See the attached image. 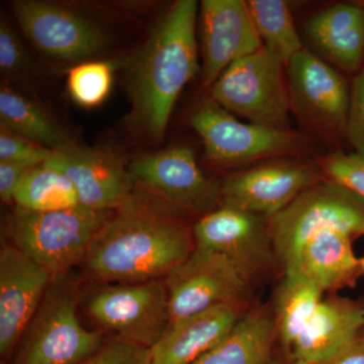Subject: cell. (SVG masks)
<instances>
[{
    "instance_id": "9a60e30c",
    "label": "cell",
    "mask_w": 364,
    "mask_h": 364,
    "mask_svg": "<svg viewBox=\"0 0 364 364\" xmlns=\"http://www.w3.org/2000/svg\"><path fill=\"white\" fill-rule=\"evenodd\" d=\"M46 163L70 179L80 205L86 208L117 212L132 205L138 196L129 167L112 150L77 146L55 153Z\"/></svg>"
},
{
    "instance_id": "603a6c76",
    "label": "cell",
    "mask_w": 364,
    "mask_h": 364,
    "mask_svg": "<svg viewBox=\"0 0 364 364\" xmlns=\"http://www.w3.org/2000/svg\"><path fill=\"white\" fill-rule=\"evenodd\" d=\"M0 122L7 130L55 152L77 147L37 102L4 85L0 88Z\"/></svg>"
},
{
    "instance_id": "3957f363",
    "label": "cell",
    "mask_w": 364,
    "mask_h": 364,
    "mask_svg": "<svg viewBox=\"0 0 364 364\" xmlns=\"http://www.w3.org/2000/svg\"><path fill=\"white\" fill-rule=\"evenodd\" d=\"M268 224L277 262L286 270L316 235L338 231L353 240L364 237V200L326 177L268 218Z\"/></svg>"
},
{
    "instance_id": "7c38bea8",
    "label": "cell",
    "mask_w": 364,
    "mask_h": 364,
    "mask_svg": "<svg viewBox=\"0 0 364 364\" xmlns=\"http://www.w3.org/2000/svg\"><path fill=\"white\" fill-rule=\"evenodd\" d=\"M196 247L225 256L251 282L277 262L268 218L221 205L193 228Z\"/></svg>"
},
{
    "instance_id": "ffe728a7",
    "label": "cell",
    "mask_w": 364,
    "mask_h": 364,
    "mask_svg": "<svg viewBox=\"0 0 364 364\" xmlns=\"http://www.w3.org/2000/svg\"><path fill=\"white\" fill-rule=\"evenodd\" d=\"M364 330V306L351 299H323L299 333L291 351L294 360L320 364Z\"/></svg>"
},
{
    "instance_id": "484cf974",
    "label": "cell",
    "mask_w": 364,
    "mask_h": 364,
    "mask_svg": "<svg viewBox=\"0 0 364 364\" xmlns=\"http://www.w3.org/2000/svg\"><path fill=\"white\" fill-rule=\"evenodd\" d=\"M14 203L16 207L33 212H53L80 205L70 179L47 163L28 172L16 191Z\"/></svg>"
},
{
    "instance_id": "5b68a950",
    "label": "cell",
    "mask_w": 364,
    "mask_h": 364,
    "mask_svg": "<svg viewBox=\"0 0 364 364\" xmlns=\"http://www.w3.org/2000/svg\"><path fill=\"white\" fill-rule=\"evenodd\" d=\"M114 213L81 205L53 212L14 207L9 224L14 246L53 277H60L85 260L93 239Z\"/></svg>"
},
{
    "instance_id": "d590c367",
    "label": "cell",
    "mask_w": 364,
    "mask_h": 364,
    "mask_svg": "<svg viewBox=\"0 0 364 364\" xmlns=\"http://www.w3.org/2000/svg\"><path fill=\"white\" fill-rule=\"evenodd\" d=\"M273 364H282V363H273ZM291 364H306V363H301V361L294 360V363Z\"/></svg>"
},
{
    "instance_id": "8992f818",
    "label": "cell",
    "mask_w": 364,
    "mask_h": 364,
    "mask_svg": "<svg viewBox=\"0 0 364 364\" xmlns=\"http://www.w3.org/2000/svg\"><path fill=\"white\" fill-rule=\"evenodd\" d=\"M284 69L286 66L262 46L228 67L210 88V97L249 123L291 130Z\"/></svg>"
},
{
    "instance_id": "9c48e42d",
    "label": "cell",
    "mask_w": 364,
    "mask_h": 364,
    "mask_svg": "<svg viewBox=\"0 0 364 364\" xmlns=\"http://www.w3.org/2000/svg\"><path fill=\"white\" fill-rule=\"evenodd\" d=\"M129 172L136 188L184 214L200 218L221 205L220 182L205 176L195 152L186 146L141 155Z\"/></svg>"
},
{
    "instance_id": "44dd1931",
    "label": "cell",
    "mask_w": 364,
    "mask_h": 364,
    "mask_svg": "<svg viewBox=\"0 0 364 364\" xmlns=\"http://www.w3.org/2000/svg\"><path fill=\"white\" fill-rule=\"evenodd\" d=\"M353 239L338 231L316 235L301 247L293 264L284 270L301 273L323 291L353 287L361 272Z\"/></svg>"
},
{
    "instance_id": "ac0fdd59",
    "label": "cell",
    "mask_w": 364,
    "mask_h": 364,
    "mask_svg": "<svg viewBox=\"0 0 364 364\" xmlns=\"http://www.w3.org/2000/svg\"><path fill=\"white\" fill-rule=\"evenodd\" d=\"M316 54L353 77L364 66V2L333 4L304 26Z\"/></svg>"
},
{
    "instance_id": "2e32d148",
    "label": "cell",
    "mask_w": 364,
    "mask_h": 364,
    "mask_svg": "<svg viewBox=\"0 0 364 364\" xmlns=\"http://www.w3.org/2000/svg\"><path fill=\"white\" fill-rule=\"evenodd\" d=\"M202 90H210L237 60L262 47L245 0H203L200 4Z\"/></svg>"
},
{
    "instance_id": "d6986e66",
    "label": "cell",
    "mask_w": 364,
    "mask_h": 364,
    "mask_svg": "<svg viewBox=\"0 0 364 364\" xmlns=\"http://www.w3.org/2000/svg\"><path fill=\"white\" fill-rule=\"evenodd\" d=\"M243 304H223L191 317L169 323L150 349L149 364H191L233 330L243 317Z\"/></svg>"
},
{
    "instance_id": "4dcf8cb0",
    "label": "cell",
    "mask_w": 364,
    "mask_h": 364,
    "mask_svg": "<svg viewBox=\"0 0 364 364\" xmlns=\"http://www.w3.org/2000/svg\"><path fill=\"white\" fill-rule=\"evenodd\" d=\"M345 140L353 152L364 157V66L350 83V102Z\"/></svg>"
},
{
    "instance_id": "1f68e13d",
    "label": "cell",
    "mask_w": 364,
    "mask_h": 364,
    "mask_svg": "<svg viewBox=\"0 0 364 364\" xmlns=\"http://www.w3.org/2000/svg\"><path fill=\"white\" fill-rule=\"evenodd\" d=\"M30 58L18 33L6 20L0 23V69L4 75H16L28 70Z\"/></svg>"
},
{
    "instance_id": "6da1fadb",
    "label": "cell",
    "mask_w": 364,
    "mask_h": 364,
    "mask_svg": "<svg viewBox=\"0 0 364 364\" xmlns=\"http://www.w3.org/2000/svg\"><path fill=\"white\" fill-rule=\"evenodd\" d=\"M93 239L85 258L93 277L121 284L167 277L196 248L184 213L138 188Z\"/></svg>"
},
{
    "instance_id": "8fae6325",
    "label": "cell",
    "mask_w": 364,
    "mask_h": 364,
    "mask_svg": "<svg viewBox=\"0 0 364 364\" xmlns=\"http://www.w3.org/2000/svg\"><path fill=\"white\" fill-rule=\"evenodd\" d=\"M165 286L172 323L223 304H243L251 282L225 256L196 247L166 277Z\"/></svg>"
},
{
    "instance_id": "f546056e",
    "label": "cell",
    "mask_w": 364,
    "mask_h": 364,
    "mask_svg": "<svg viewBox=\"0 0 364 364\" xmlns=\"http://www.w3.org/2000/svg\"><path fill=\"white\" fill-rule=\"evenodd\" d=\"M150 355L148 347L117 337L79 364H149Z\"/></svg>"
},
{
    "instance_id": "277c9868",
    "label": "cell",
    "mask_w": 364,
    "mask_h": 364,
    "mask_svg": "<svg viewBox=\"0 0 364 364\" xmlns=\"http://www.w3.org/2000/svg\"><path fill=\"white\" fill-rule=\"evenodd\" d=\"M189 124L202 138L208 161L222 168L277 158H308L315 149L311 136L244 123L210 97L191 112Z\"/></svg>"
},
{
    "instance_id": "d6a6232c",
    "label": "cell",
    "mask_w": 364,
    "mask_h": 364,
    "mask_svg": "<svg viewBox=\"0 0 364 364\" xmlns=\"http://www.w3.org/2000/svg\"><path fill=\"white\" fill-rule=\"evenodd\" d=\"M33 167L14 162H0V198L4 203H14L16 191Z\"/></svg>"
},
{
    "instance_id": "52a82bcc",
    "label": "cell",
    "mask_w": 364,
    "mask_h": 364,
    "mask_svg": "<svg viewBox=\"0 0 364 364\" xmlns=\"http://www.w3.org/2000/svg\"><path fill=\"white\" fill-rule=\"evenodd\" d=\"M58 277L26 329L14 364H79L104 345L97 332L79 322L74 284Z\"/></svg>"
},
{
    "instance_id": "cb8c5ba5",
    "label": "cell",
    "mask_w": 364,
    "mask_h": 364,
    "mask_svg": "<svg viewBox=\"0 0 364 364\" xmlns=\"http://www.w3.org/2000/svg\"><path fill=\"white\" fill-rule=\"evenodd\" d=\"M324 291L301 273L284 272L275 306V329L280 341L291 349L294 340L303 331L316 312Z\"/></svg>"
},
{
    "instance_id": "4fadbf2b",
    "label": "cell",
    "mask_w": 364,
    "mask_h": 364,
    "mask_svg": "<svg viewBox=\"0 0 364 364\" xmlns=\"http://www.w3.org/2000/svg\"><path fill=\"white\" fill-rule=\"evenodd\" d=\"M87 308L98 324L119 338L150 349L170 323L168 291L159 280L104 287L91 296Z\"/></svg>"
},
{
    "instance_id": "d4e9b609",
    "label": "cell",
    "mask_w": 364,
    "mask_h": 364,
    "mask_svg": "<svg viewBox=\"0 0 364 364\" xmlns=\"http://www.w3.org/2000/svg\"><path fill=\"white\" fill-rule=\"evenodd\" d=\"M247 6L263 47L287 66L305 48L289 4L284 0H247Z\"/></svg>"
},
{
    "instance_id": "ba28073f",
    "label": "cell",
    "mask_w": 364,
    "mask_h": 364,
    "mask_svg": "<svg viewBox=\"0 0 364 364\" xmlns=\"http://www.w3.org/2000/svg\"><path fill=\"white\" fill-rule=\"evenodd\" d=\"M291 112L306 128L328 142L345 141L350 83L309 48L286 66Z\"/></svg>"
},
{
    "instance_id": "e0dca14e",
    "label": "cell",
    "mask_w": 364,
    "mask_h": 364,
    "mask_svg": "<svg viewBox=\"0 0 364 364\" xmlns=\"http://www.w3.org/2000/svg\"><path fill=\"white\" fill-rule=\"evenodd\" d=\"M51 273L16 246L0 253V353L7 356L21 342L39 310Z\"/></svg>"
},
{
    "instance_id": "83f0119b",
    "label": "cell",
    "mask_w": 364,
    "mask_h": 364,
    "mask_svg": "<svg viewBox=\"0 0 364 364\" xmlns=\"http://www.w3.org/2000/svg\"><path fill=\"white\" fill-rule=\"evenodd\" d=\"M327 178L346 186L364 200V157L336 150L317 158Z\"/></svg>"
},
{
    "instance_id": "5bb4252c",
    "label": "cell",
    "mask_w": 364,
    "mask_h": 364,
    "mask_svg": "<svg viewBox=\"0 0 364 364\" xmlns=\"http://www.w3.org/2000/svg\"><path fill=\"white\" fill-rule=\"evenodd\" d=\"M16 20L33 46L51 58L80 61L97 55L105 38L100 26L73 9L52 2H14Z\"/></svg>"
},
{
    "instance_id": "7402d4cb",
    "label": "cell",
    "mask_w": 364,
    "mask_h": 364,
    "mask_svg": "<svg viewBox=\"0 0 364 364\" xmlns=\"http://www.w3.org/2000/svg\"><path fill=\"white\" fill-rule=\"evenodd\" d=\"M277 329L263 313L246 314L233 330L191 364H272Z\"/></svg>"
},
{
    "instance_id": "e575fe53",
    "label": "cell",
    "mask_w": 364,
    "mask_h": 364,
    "mask_svg": "<svg viewBox=\"0 0 364 364\" xmlns=\"http://www.w3.org/2000/svg\"><path fill=\"white\" fill-rule=\"evenodd\" d=\"M360 267H361V272L364 274V257L361 258L360 259Z\"/></svg>"
},
{
    "instance_id": "7a4b0ae2",
    "label": "cell",
    "mask_w": 364,
    "mask_h": 364,
    "mask_svg": "<svg viewBox=\"0 0 364 364\" xmlns=\"http://www.w3.org/2000/svg\"><path fill=\"white\" fill-rule=\"evenodd\" d=\"M196 0L172 4L136 55L129 74L134 117L153 138H162L172 109L198 66Z\"/></svg>"
},
{
    "instance_id": "4316f807",
    "label": "cell",
    "mask_w": 364,
    "mask_h": 364,
    "mask_svg": "<svg viewBox=\"0 0 364 364\" xmlns=\"http://www.w3.org/2000/svg\"><path fill=\"white\" fill-rule=\"evenodd\" d=\"M112 72V64L104 61L85 62L73 67L67 85L74 102L88 109L102 105L111 92Z\"/></svg>"
},
{
    "instance_id": "f1b7e54d",
    "label": "cell",
    "mask_w": 364,
    "mask_h": 364,
    "mask_svg": "<svg viewBox=\"0 0 364 364\" xmlns=\"http://www.w3.org/2000/svg\"><path fill=\"white\" fill-rule=\"evenodd\" d=\"M55 151L32 142L1 126L0 130V162H14L36 167L49 161Z\"/></svg>"
},
{
    "instance_id": "30bf717a",
    "label": "cell",
    "mask_w": 364,
    "mask_h": 364,
    "mask_svg": "<svg viewBox=\"0 0 364 364\" xmlns=\"http://www.w3.org/2000/svg\"><path fill=\"white\" fill-rule=\"evenodd\" d=\"M277 158L230 174L220 182L221 205L270 218L326 178L317 160Z\"/></svg>"
},
{
    "instance_id": "836d02e7",
    "label": "cell",
    "mask_w": 364,
    "mask_h": 364,
    "mask_svg": "<svg viewBox=\"0 0 364 364\" xmlns=\"http://www.w3.org/2000/svg\"><path fill=\"white\" fill-rule=\"evenodd\" d=\"M320 364H364V330Z\"/></svg>"
}]
</instances>
